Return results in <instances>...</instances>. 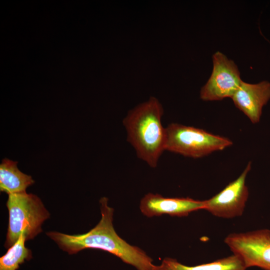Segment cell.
<instances>
[{
	"label": "cell",
	"mask_w": 270,
	"mask_h": 270,
	"mask_svg": "<svg viewBox=\"0 0 270 270\" xmlns=\"http://www.w3.org/2000/svg\"><path fill=\"white\" fill-rule=\"evenodd\" d=\"M241 259L236 255H232L218 259L212 262L188 266L178 262L176 259L166 258L155 270H246Z\"/></svg>",
	"instance_id": "8fae6325"
},
{
	"label": "cell",
	"mask_w": 270,
	"mask_h": 270,
	"mask_svg": "<svg viewBox=\"0 0 270 270\" xmlns=\"http://www.w3.org/2000/svg\"><path fill=\"white\" fill-rule=\"evenodd\" d=\"M8 224L4 246L9 248L23 234L26 240L42 232L44 222L50 214L37 196L26 192L8 194L6 204Z\"/></svg>",
	"instance_id": "3957f363"
},
{
	"label": "cell",
	"mask_w": 270,
	"mask_h": 270,
	"mask_svg": "<svg viewBox=\"0 0 270 270\" xmlns=\"http://www.w3.org/2000/svg\"><path fill=\"white\" fill-rule=\"evenodd\" d=\"M212 71L200 90V98L204 101L232 98L242 82L238 66L218 51L212 55Z\"/></svg>",
	"instance_id": "8992f818"
},
{
	"label": "cell",
	"mask_w": 270,
	"mask_h": 270,
	"mask_svg": "<svg viewBox=\"0 0 270 270\" xmlns=\"http://www.w3.org/2000/svg\"><path fill=\"white\" fill-rule=\"evenodd\" d=\"M166 130V151L185 156L200 158L223 150L232 144L226 138L178 123L170 124Z\"/></svg>",
	"instance_id": "277c9868"
},
{
	"label": "cell",
	"mask_w": 270,
	"mask_h": 270,
	"mask_svg": "<svg viewBox=\"0 0 270 270\" xmlns=\"http://www.w3.org/2000/svg\"><path fill=\"white\" fill-rule=\"evenodd\" d=\"M26 236L22 234L16 242L0 258V270H17L25 260L32 258L31 250L25 246Z\"/></svg>",
	"instance_id": "7c38bea8"
},
{
	"label": "cell",
	"mask_w": 270,
	"mask_h": 270,
	"mask_svg": "<svg viewBox=\"0 0 270 270\" xmlns=\"http://www.w3.org/2000/svg\"><path fill=\"white\" fill-rule=\"evenodd\" d=\"M140 207L142 212L148 217L164 214L181 217L204 210V200L190 198H164L159 194L148 193L142 199Z\"/></svg>",
	"instance_id": "ba28073f"
},
{
	"label": "cell",
	"mask_w": 270,
	"mask_h": 270,
	"mask_svg": "<svg viewBox=\"0 0 270 270\" xmlns=\"http://www.w3.org/2000/svg\"><path fill=\"white\" fill-rule=\"evenodd\" d=\"M232 99L252 123H258L262 108L270 99V82L264 80L252 84L242 81Z\"/></svg>",
	"instance_id": "9c48e42d"
},
{
	"label": "cell",
	"mask_w": 270,
	"mask_h": 270,
	"mask_svg": "<svg viewBox=\"0 0 270 270\" xmlns=\"http://www.w3.org/2000/svg\"><path fill=\"white\" fill-rule=\"evenodd\" d=\"M100 203L101 219L88 232L72 235L52 231L46 234L70 254L84 249H100L114 254L138 270H155L152 258L139 248L126 242L115 231L112 224L114 209L108 206V198L102 197Z\"/></svg>",
	"instance_id": "6da1fadb"
},
{
	"label": "cell",
	"mask_w": 270,
	"mask_h": 270,
	"mask_svg": "<svg viewBox=\"0 0 270 270\" xmlns=\"http://www.w3.org/2000/svg\"><path fill=\"white\" fill-rule=\"evenodd\" d=\"M163 114L162 104L152 96L130 110L122 121L128 142L138 157L151 168L156 167L166 151V130L162 122Z\"/></svg>",
	"instance_id": "7a4b0ae2"
},
{
	"label": "cell",
	"mask_w": 270,
	"mask_h": 270,
	"mask_svg": "<svg viewBox=\"0 0 270 270\" xmlns=\"http://www.w3.org/2000/svg\"><path fill=\"white\" fill-rule=\"evenodd\" d=\"M250 168V162L236 180L210 198L204 200V210L214 216L224 218L242 216L248 197L246 180Z\"/></svg>",
	"instance_id": "52a82bcc"
},
{
	"label": "cell",
	"mask_w": 270,
	"mask_h": 270,
	"mask_svg": "<svg viewBox=\"0 0 270 270\" xmlns=\"http://www.w3.org/2000/svg\"><path fill=\"white\" fill-rule=\"evenodd\" d=\"M224 242L233 254L241 259L246 268L256 266L270 270V230L231 233L225 238Z\"/></svg>",
	"instance_id": "5b68a950"
},
{
	"label": "cell",
	"mask_w": 270,
	"mask_h": 270,
	"mask_svg": "<svg viewBox=\"0 0 270 270\" xmlns=\"http://www.w3.org/2000/svg\"><path fill=\"white\" fill-rule=\"evenodd\" d=\"M18 162L4 158L0 164V190L7 194L26 192L34 183L32 177L23 173L17 166Z\"/></svg>",
	"instance_id": "30bf717a"
}]
</instances>
